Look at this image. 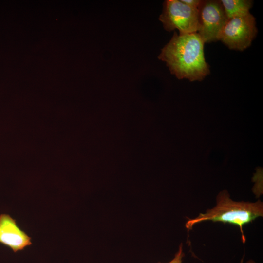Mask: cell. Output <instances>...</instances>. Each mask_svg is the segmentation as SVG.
I'll list each match as a JSON object with an SVG mask.
<instances>
[{"label":"cell","instance_id":"cell-8","mask_svg":"<svg viewBox=\"0 0 263 263\" xmlns=\"http://www.w3.org/2000/svg\"><path fill=\"white\" fill-rule=\"evenodd\" d=\"M184 256V253L183 251V245L181 244L179 247V250L175 254L174 258L169 262L167 263H182V258Z\"/></svg>","mask_w":263,"mask_h":263},{"label":"cell","instance_id":"cell-3","mask_svg":"<svg viewBox=\"0 0 263 263\" xmlns=\"http://www.w3.org/2000/svg\"><path fill=\"white\" fill-rule=\"evenodd\" d=\"M257 33L255 18L249 13L228 19L219 40L230 49L242 51L250 46Z\"/></svg>","mask_w":263,"mask_h":263},{"label":"cell","instance_id":"cell-9","mask_svg":"<svg viewBox=\"0 0 263 263\" xmlns=\"http://www.w3.org/2000/svg\"><path fill=\"white\" fill-rule=\"evenodd\" d=\"M180 1L189 7L198 8L201 0H180Z\"/></svg>","mask_w":263,"mask_h":263},{"label":"cell","instance_id":"cell-5","mask_svg":"<svg viewBox=\"0 0 263 263\" xmlns=\"http://www.w3.org/2000/svg\"><path fill=\"white\" fill-rule=\"evenodd\" d=\"M227 19L220 0H201L198 7L197 33L205 43L218 41Z\"/></svg>","mask_w":263,"mask_h":263},{"label":"cell","instance_id":"cell-10","mask_svg":"<svg viewBox=\"0 0 263 263\" xmlns=\"http://www.w3.org/2000/svg\"><path fill=\"white\" fill-rule=\"evenodd\" d=\"M243 263V259L241 260L240 263ZM246 263H256L252 260H249L247 261Z\"/></svg>","mask_w":263,"mask_h":263},{"label":"cell","instance_id":"cell-1","mask_svg":"<svg viewBox=\"0 0 263 263\" xmlns=\"http://www.w3.org/2000/svg\"><path fill=\"white\" fill-rule=\"evenodd\" d=\"M204 44L197 32L185 35L174 32L162 49L158 58L166 62L170 73L178 79L201 81L210 74L204 56Z\"/></svg>","mask_w":263,"mask_h":263},{"label":"cell","instance_id":"cell-4","mask_svg":"<svg viewBox=\"0 0 263 263\" xmlns=\"http://www.w3.org/2000/svg\"><path fill=\"white\" fill-rule=\"evenodd\" d=\"M159 19L167 31L178 30L179 35L197 32L198 8L189 7L180 0H167Z\"/></svg>","mask_w":263,"mask_h":263},{"label":"cell","instance_id":"cell-2","mask_svg":"<svg viewBox=\"0 0 263 263\" xmlns=\"http://www.w3.org/2000/svg\"><path fill=\"white\" fill-rule=\"evenodd\" d=\"M263 215V203L260 200L256 202H236L231 200L226 190L221 191L217 196L215 207L200 213L194 219H190L186 223V227L191 229L199 223L211 221L214 222L229 223L239 227L243 243L245 242L243 226Z\"/></svg>","mask_w":263,"mask_h":263},{"label":"cell","instance_id":"cell-7","mask_svg":"<svg viewBox=\"0 0 263 263\" xmlns=\"http://www.w3.org/2000/svg\"><path fill=\"white\" fill-rule=\"evenodd\" d=\"M220 1L228 19L250 13L253 5V1L251 0H221Z\"/></svg>","mask_w":263,"mask_h":263},{"label":"cell","instance_id":"cell-6","mask_svg":"<svg viewBox=\"0 0 263 263\" xmlns=\"http://www.w3.org/2000/svg\"><path fill=\"white\" fill-rule=\"evenodd\" d=\"M31 238L18 225L15 219L7 214L0 215V244L14 253L32 244Z\"/></svg>","mask_w":263,"mask_h":263}]
</instances>
